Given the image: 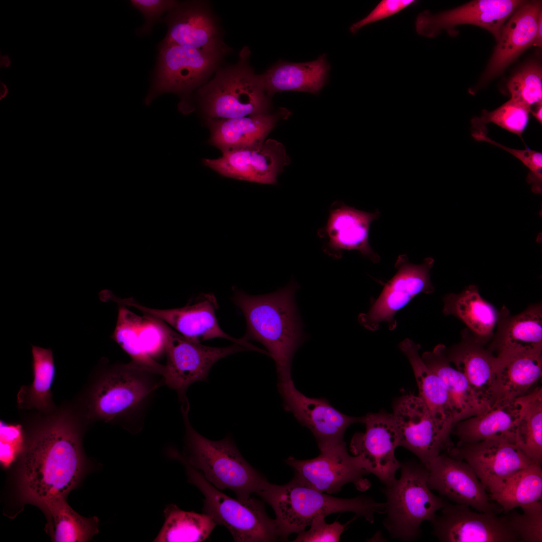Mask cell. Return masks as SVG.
<instances>
[{
  "mask_svg": "<svg viewBox=\"0 0 542 542\" xmlns=\"http://www.w3.org/2000/svg\"><path fill=\"white\" fill-rule=\"evenodd\" d=\"M248 52L243 50L236 64L219 70L198 89L200 106L208 120L268 113L269 97L249 65Z\"/></svg>",
  "mask_w": 542,
  "mask_h": 542,
  "instance_id": "52a82bcc",
  "label": "cell"
},
{
  "mask_svg": "<svg viewBox=\"0 0 542 542\" xmlns=\"http://www.w3.org/2000/svg\"><path fill=\"white\" fill-rule=\"evenodd\" d=\"M431 522L443 542H517L519 539L497 513L474 511L469 506L446 502Z\"/></svg>",
  "mask_w": 542,
  "mask_h": 542,
  "instance_id": "2e32d148",
  "label": "cell"
},
{
  "mask_svg": "<svg viewBox=\"0 0 542 542\" xmlns=\"http://www.w3.org/2000/svg\"><path fill=\"white\" fill-rule=\"evenodd\" d=\"M329 70L326 56L323 54L305 63L280 61L258 77L269 97L284 91L317 93L325 84Z\"/></svg>",
  "mask_w": 542,
  "mask_h": 542,
  "instance_id": "83f0119b",
  "label": "cell"
},
{
  "mask_svg": "<svg viewBox=\"0 0 542 542\" xmlns=\"http://www.w3.org/2000/svg\"><path fill=\"white\" fill-rule=\"evenodd\" d=\"M448 454L467 462L488 494L512 474L535 463L516 444L503 439L454 446Z\"/></svg>",
  "mask_w": 542,
  "mask_h": 542,
  "instance_id": "ffe728a7",
  "label": "cell"
},
{
  "mask_svg": "<svg viewBox=\"0 0 542 542\" xmlns=\"http://www.w3.org/2000/svg\"><path fill=\"white\" fill-rule=\"evenodd\" d=\"M434 262L433 258L428 257L421 264H413L406 255L399 256L395 265L397 272L369 311L359 315V323L370 331L377 330L382 322L387 323L390 330L394 329L396 326L395 315L399 310L418 294L434 292L430 276Z\"/></svg>",
  "mask_w": 542,
  "mask_h": 542,
  "instance_id": "4fadbf2b",
  "label": "cell"
},
{
  "mask_svg": "<svg viewBox=\"0 0 542 542\" xmlns=\"http://www.w3.org/2000/svg\"><path fill=\"white\" fill-rule=\"evenodd\" d=\"M325 517L323 514L315 516L310 524V529L299 532L293 541H339L345 525L337 521L328 523L325 520Z\"/></svg>",
  "mask_w": 542,
  "mask_h": 542,
  "instance_id": "ee69618b",
  "label": "cell"
},
{
  "mask_svg": "<svg viewBox=\"0 0 542 542\" xmlns=\"http://www.w3.org/2000/svg\"><path fill=\"white\" fill-rule=\"evenodd\" d=\"M113 301L119 305L136 308L145 315L163 321L190 341L201 343L207 340L220 338L245 346L250 350H261L242 338L236 339L223 331L216 316L218 304L212 293L202 294L192 304L168 309L149 308L131 298L122 299L115 296Z\"/></svg>",
  "mask_w": 542,
  "mask_h": 542,
  "instance_id": "5bb4252c",
  "label": "cell"
},
{
  "mask_svg": "<svg viewBox=\"0 0 542 542\" xmlns=\"http://www.w3.org/2000/svg\"><path fill=\"white\" fill-rule=\"evenodd\" d=\"M379 212H364L336 201L330 207L326 225L318 231L325 240L324 251L330 256L340 258L343 250H356L374 262L379 256L372 250L368 242L371 222Z\"/></svg>",
  "mask_w": 542,
  "mask_h": 542,
  "instance_id": "7402d4cb",
  "label": "cell"
},
{
  "mask_svg": "<svg viewBox=\"0 0 542 542\" xmlns=\"http://www.w3.org/2000/svg\"><path fill=\"white\" fill-rule=\"evenodd\" d=\"M496 400L524 396L541 378L542 350L496 356Z\"/></svg>",
  "mask_w": 542,
  "mask_h": 542,
  "instance_id": "4dcf8cb0",
  "label": "cell"
},
{
  "mask_svg": "<svg viewBox=\"0 0 542 542\" xmlns=\"http://www.w3.org/2000/svg\"><path fill=\"white\" fill-rule=\"evenodd\" d=\"M157 320L165 338L167 356L163 374L165 385L177 392L183 408L189 406L186 396L188 388L195 382L207 380L211 368L216 362L231 354L250 350L237 343L219 347L194 342L182 336L163 321Z\"/></svg>",
  "mask_w": 542,
  "mask_h": 542,
  "instance_id": "9c48e42d",
  "label": "cell"
},
{
  "mask_svg": "<svg viewBox=\"0 0 542 542\" xmlns=\"http://www.w3.org/2000/svg\"><path fill=\"white\" fill-rule=\"evenodd\" d=\"M487 133L483 131L473 132L472 137L477 141H484L498 147L509 152L520 160L529 170L527 181L532 185L534 193H541L542 184V154L532 150L527 147L518 150L505 147L489 138Z\"/></svg>",
  "mask_w": 542,
  "mask_h": 542,
  "instance_id": "7bdbcfd3",
  "label": "cell"
},
{
  "mask_svg": "<svg viewBox=\"0 0 542 542\" xmlns=\"http://www.w3.org/2000/svg\"><path fill=\"white\" fill-rule=\"evenodd\" d=\"M417 2L414 0H382L366 17L352 24L350 31L355 34L363 27L394 15Z\"/></svg>",
  "mask_w": 542,
  "mask_h": 542,
  "instance_id": "bcb514c9",
  "label": "cell"
},
{
  "mask_svg": "<svg viewBox=\"0 0 542 542\" xmlns=\"http://www.w3.org/2000/svg\"><path fill=\"white\" fill-rule=\"evenodd\" d=\"M273 509L280 539H287L310 525L316 516L352 512L372 523L376 513H384L385 503L370 496L340 498L304 485L294 479L283 485L268 483L256 493Z\"/></svg>",
  "mask_w": 542,
  "mask_h": 542,
  "instance_id": "277c9868",
  "label": "cell"
},
{
  "mask_svg": "<svg viewBox=\"0 0 542 542\" xmlns=\"http://www.w3.org/2000/svg\"><path fill=\"white\" fill-rule=\"evenodd\" d=\"M281 112L230 119L208 120L209 143L222 153L259 145L277 123Z\"/></svg>",
  "mask_w": 542,
  "mask_h": 542,
  "instance_id": "f1b7e54d",
  "label": "cell"
},
{
  "mask_svg": "<svg viewBox=\"0 0 542 542\" xmlns=\"http://www.w3.org/2000/svg\"><path fill=\"white\" fill-rule=\"evenodd\" d=\"M316 458L297 460L290 457L285 460L295 471L294 480L322 493L339 492L344 485L352 483L357 489L365 491L371 483L364 475L369 473L361 458L351 456L343 441L320 449Z\"/></svg>",
  "mask_w": 542,
  "mask_h": 542,
  "instance_id": "8fae6325",
  "label": "cell"
},
{
  "mask_svg": "<svg viewBox=\"0 0 542 542\" xmlns=\"http://www.w3.org/2000/svg\"><path fill=\"white\" fill-rule=\"evenodd\" d=\"M164 513L165 522L154 541H202L217 525L207 514L182 510L174 504L167 505Z\"/></svg>",
  "mask_w": 542,
  "mask_h": 542,
  "instance_id": "8d00e7d4",
  "label": "cell"
},
{
  "mask_svg": "<svg viewBox=\"0 0 542 542\" xmlns=\"http://www.w3.org/2000/svg\"><path fill=\"white\" fill-rule=\"evenodd\" d=\"M504 513L516 507L541 501V465L532 463L504 479L489 492Z\"/></svg>",
  "mask_w": 542,
  "mask_h": 542,
  "instance_id": "d590c367",
  "label": "cell"
},
{
  "mask_svg": "<svg viewBox=\"0 0 542 542\" xmlns=\"http://www.w3.org/2000/svg\"><path fill=\"white\" fill-rule=\"evenodd\" d=\"M22 444L21 428L1 424V460L8 464L14 459Z\"/></svg>",
  "mask_w": 542,
  "mask_h": 542,
  "instance_id": "c3c4849f",
  "label": "cell"
},
{
  "mask_svg": "<svg viewBox=\"0 0 542 542\" xmlns=\"http://www.w3.org/2000/svg\"><path fill=\"white\" fill-rule=\"evenodd\" d=\"M507 89L510 99L531 109L542 102V70L536 62L521 67L508 80Z\"/></svg>",
  "mask_w": 542,
  "mask_h": 542,
  "instance_id": "60d3db41",
  "label": "cell"
},
{
  "mask_svg": "<svg viewBox=\"0 0 542 542\" xmlns=\"http://www.w3.org/2000/svg\"><path fill=\"white\" fill-rule=\"evenodd\" d=\"M446 349L444 344H439L432 351L425 352L422 357L444 384L451 400L456 424L480 414L489 408L477 397L464 375L452 366Z\"/></svg>",
  "mask_w": 542,
  "mask_h": 542,
  "instance_id": "f546056e",
  "label": "cell"
},
{
  "mask_svg": "<svg viewBox=\"0 0 542 542\" xmlns=\"http://www.w3.org/2000/svg\"><path fill=\"white\" fill-rule=\"evenodd\" d=\"M41 507L46 514L47 527L54 541H87L99 531L98 518L79 515L68 504L65 497L51 500Z\"/></svg>",
  "mask_w": 542,
  "mask_h": 542,
  "instance_id": "e575fe53",
  "label": "cell"
},
{
  "mask_svg": "<svg viewBox=\"0 0 542 542\" xmlns=\"http://www.w3.org/2000/svg\"><path fill=\"white\" fill-rule=\"evenodd\" d=\"M399 469V477L382 489L386 499L382 523L392 538L412 541L420 536L422 523L432 522L446 502L429 488V471L420 461L401 462Z\"/></svg>",
  "mask_w": 542,
  "mask_h": 542,
  "instance_id": "8992f818",
  "label": "cell"
},
{
  "mask_svg": "<svg viewBox=\"0 0 542 542\" xmlns=\"http://www.w3.org/2000/svg\"><path fill=\"white\" fill-rule=\"evenodd\" d=\"M399 347L411 365L419 388V396L435 419L452 432L455 422L450 397L441 379L421 356V345L406 338L399 343Z\"/></svg>",
  "mask_w": 542,
  "mask_h": 542,
  "instance_id": "1f68e13d",
  "label": "cell"
},
{
  "mask_svg": "<svg viewBox=\"0 0 542 542\" xmlns=\"http://www.w3.org/2000/svg\"><path fill=\"white\" fill-rule=\"evenodd\" d=\"M222 55L197 49L161 43L155 76L145 103L149 105L166 93L186 95L201 85L214 70Z\"/></svg>",
  "mask_w": 542,
  "mask_h": 542,
  "instance_id": "30bf717a",
  "label": "cell"
},
{
  "mask_svg": "<svg viewBox=\"0 0 542 542\" xmlns=\"http://www.w3.org/2000/svg\"><path fill=\"white\" fill-rule=\"evenodd\" d=\"M428 486L456 504L476 511L498 513L500 507L491 499L474 470L465 461L441 453L429 463Z\"/></svg>",
  "mask_w": 542,
  "mask_h": 542,
  "instance_id": "44dd1931",
  "label": "cell"
},
{
  "mask_svg": "<svg viewBox=\"0 0 542 542\" xmlns=\"http://www.w3.org/2000/svg\"><path fill=\"white\" fill-rule=\"evenodd\" d=\"M222 153L217 159H204L203 164L223 176L261 184H276L278 175L290 163L284 145L273 139Z\"/></svg>",
  "mask_w": 542,
  "mask_h": 542,
  "instance_id": "d6986e66",
  "label": "cell"
},
{
  "mask_svg": "<svg viewBox=\"0 0 542 542\" xmlns=\"http://www.w3.org/2000/svg\"><path fill=\"white\" fill-rule=\"evenodd\" d=\"M527 394L517 398L500 399L480 414L455 424L457 446L491 439H503L515 444L518 422L524 412Z\"/></svg>",
  "mask_w": 542,
  "mask_h": 542,
  "instance_id": "484cf974",
  "label": "cell"
},
{
  "mask_svg": "<svg viewBox=\"0 0 542 542\" xmlns=\"http://www.w3.org/2000/svg\"><path fill=\"white\" fill-rule=\"evenodd\" d=\"M168 32L162 43L197 49L222 55L225 48L207 10L197 2L178 4L165 19Z\"/></svg>",
  "mask_w": 542,
  "mask_h": 542,
  "instance_id": "cb8c5ba5",
  "label": "cell"
},
{
  "mask_svg": "<svg viewBox=\"0 0 542 542\" xmlns=\"http://www.w3.org/2000/svg\"><path fill=\"white\" fill-rule=\"evenodd\" d=\"M515 444L536 463L542 462V389L537 387L527 394L524 412L518 422Z\"/></svg>",
  "mask_w": 542,
  "mask_h": 542,
  "instance_id": "74e56055",
  "label": "cell"
},
{
  "mask_svg": "<svg viewBox=\"0 0 542 542\" xmlns=\"http://www.w3.org/2000/svg\"><path fill=\"white\" fill-rule=\"evenodd\" d=\"M278 387L285 410L291 412L302 425L310 430L319 449L344 441L347 428L352 424L362 423V417L345 415L324 398L305 395L296 388L291 378L279 380Z\"/></svg>",
  "mask_w": 542,
  "mask_h": 542,
  "instance_id": "ac0fdd59",
  "label": "cell"
},
{
  "mask_svg": "<svg viewBox=\"0 0 542 542\" xmlns=\"http://www.w3.org/2000/svg\"><path fill=\"white\" fill-rule=\"evenodd\" d=\"M32 354L33 381L21 387L17 395L18 407L49 414L56 410L51 390L56 372L53 352L51 348L32 345Z\"/></svg>",
  "mask_w": 542,
  "mask_h": 542,
  "instance_id": "836d02e7",
  "label": "cell"
},
{
  "mask_svg": "<svg viewBox=\"0 0 542 542\" xmlns=\"http://www.w3.org/2000/svg\"><path fill=\"white\" fill-rule=\"evenodd\" d=\"M519 513L514 509L505 513L502 517L511 530L518 536L519 541H542L541 501L520 507Z\"/></svg>",
  "mask_w": 542,
  "mask_h": 542,
  "instance_id": "b9f144b4",
  "label": "cell"
},
{
  "mask_svg": "<svg viewBox=\"0 0 542 542\" xmlns=\"http://www.w3.org/2000/svg\"><path fill=\"white\" fill-rule=\"evenodd\" d=\"M189 410L181 409L185 435L181 456L215 487L232 490L240 500L265 488L267 479L244 459L232 440L213 441L199 434L190 423Z\"/></svg>",
  "mask_w": 542,
  "mask_h": 542,
  "instance_id": "5b68a950",
  "label": "cell"
},
{
  "mask_svg": "<svg viewBox=\"0 0 542 542\" xmlns=\"http://www.w3.org/2000/svg\"><path fill=\"white\" fill-rule=\"evenodd\" d=\"M11 65V61L7 55H1L0 66L3 68H8Z\"/></svg>",
  "mask_w": 542,
  "mask_h": 542,
  "instance_id": "816d5d0a",
  "label": "cell"
},
{
  "mask_svg": "<svg viewBox=\"0 0 542 542\" xmlns=\"http://www.w3.org/2000/svg\"><path fill=\"white\" fill-rule=\"evenodd\" d=\"M40 415L24 450L22 485L26 500L41 507L65 497L79 478L82 458L78 426L83 419L69 409Z\"/></svg>",
  "mask_w": 542,
  "mask_h": 542,
  "instance_id": "6da1fadb",
  "label": "cell"
},
{
  "mask_svg": "<svg viewBox=\"0 0 542 542\" xmlns=\"http://www.w3.org/2000/svg\"><path fill=\"white\" fill-rule=\"evenodd\" d=\"M443 302L444 315L458 318L484 343L491 340L498 311L482 297L476 286L469 285L459 293L448 294L444 297Z\"/></svg>",
  "mask_w": 542,
  "mask_h": 542,
  "instance_id": "d6a6232c",
  "label": "cell"
},
{
  "mask_svg": "<svg viewBox=\"0 0 542 542\" xmlns=\"http://www.w3.org/2000/svg\"><path fill=\"white\" fill-rule=\"evenodd\" d=\"M532 46L539 48H541L542 46V12L538 18L536 32Z\"/></svg>",
  "mask_w": 542,
  "mask_h": 542,
  "instance_id": "681fc988",
  "label": "cell"
},
{
  "mask_svg": "<svg viewBox=\"0 0 542 542\" xmlns=\"http://www.w3.org/2000/svg\"><path fill=\"white\" fill-rule=\"evenodd\" d=\"M365 426L364 433L353 436L350 449L359 456L369 474L375 476L384 485L396 478L401 462L395 457L400 446L399 434L392 414L370 413L362 417Z\"/></svg>",
  "mask_w": 542,
  "mask_h": 542,
  "instance_id": "9a60e30c",
  "label": "cell"
},
{
  "mask_svg": "<svg viewBox=\"0 0 542 542\" xmlns=\"http://www.w3.org/2000/svg\"><path fill=\"white\" fill-rule=\"evenodd\" d=\"M530 111L529 108L510 99L496 109L491 111L484 110L480 117L473 118V132L487 133L486 124L493 123L522 139L528 124Z\"/></svg>",
  "mask_w": 542,
  "mask_h": 542,
  "instance_id": "ab89813d",
  "label": "cell"
},
{
  "mask_svg": "<svg viewBox=\"0 0 542 542\" xmlns=\"http://www.w3.org/2000/svg\"><path fill=\"white\" fill-rule=\"evenodd\" d=\"M171 456L185 467L189 482L204 496L203 511L215 522L224 525L235 541L268 542L280 539L275 519L266 514L263 502L253 497L246 501L232 498L208 482L202 473L174 450Z\"/></svg>",
  "mask_w": 542,
  "mask_h": 542,
  "instance_id": "ba28073f",
  "label": "cell"
},
{
  "mask_svg": "<svg viewBox=\"0 0 542 542\" xmlns=\"http://www.w3.org/2000/svg\"><path fill=\"white\" fill-rule=\"evenodd\" d=\"M525 3L520 0H478L437 14L425 11L416 18V32L433 38L442 30L451 34L455 27L470 24L488 31L498 41L506 21Z\"/></svg>",
  "mask_w": 542,
  "mask_h": 542,
  "instance_id": "e0dca14e",
  "label": "cell"
},
{
  "mask_svg": "<svg viewBox=\"0 0 542 542\" xmlns=\"http://www.w3.org/2000/svg\"><path fill=\"white\" fill-rule=\"evenodd\" d=\"M9 93V89L4 82H0V100L5 98Z\"/></svg>",
  "mask_w": 542,
  "mask_h": 542,
  "instance_id": "f5cc1de1",
  "label": "cell"
},
{
  "mask_svg": "<svg viewBox=\"0 0 542 542\" xmlns=\"http://www.w3.org/2000/svg\"><path fill=\"white\" fill-rule=\"evenodd\" d=\"M163 385V375L131 362L105 366L90 380L80 413L86 423L117 424L137 433L156 390Z\"/></svg>",
  "mask_w": 542,
  "mask_h": 542,
  "instance_id": "7a4b0ae2",
  "label": "cell"
},
{
  "mask_svg": "<svg viewBox=\"0 0 542 542\" xmlns=\"http://www.w3.org/2000/svg\"><path fill=\"white\" fill-rule=\"evenodd\" d=\"M461 335L459 343L446 349L447 357L480 400L490 408L496 400V356L467 328Z\"/></svg>",
  "mask_w": 542,
  "mask_h": 542,
  "instance_id": "603a6c76",
  "label": "cell"
},
{
  "mask_svg": "<svg viewBox=\"0 0 542 542\" xmlns=\"http://www.w3.org/2000/svg\"><path fill=\"white\" fill-rule=\"evenodd\" d=\"M535 118L541 124L542 123V106L541 104L537 105L534 110L530 111Z\"/></svg>",
  "mask_w": 542,
  "mask_h": 542,
  "instance_id": "f907efd6",
  "label": "cell"
},
{
  "mask_svg": "<svg viewBox=\"0 0 542 542\" xmlns=\"http://www.w3.org/2000/svg\"><path fill=\"white\" fill-rule=\"evenodd\" d=\"M130 3L145 18V24L140 30V34L148 33L156 20L179 4L177 1L171 0H131Z\"/></svg>",
  "mask_w": 542,
  "mask_h": 542,
  "instance_id": "7dc6e473",
  "label": "cell"
},
{
  "mask_svg": "<svg viewBox=\"0 0 542 542\" xmlns=\"http://www.w3.org/2000/svg\"><path fill=\"white\" fill-rule=\"evenodd\" d=\"M117 322L111 337L131 358L130 362L142 368L163 376L165 365L148 356L143 351L139 339L142 317L119 305Z\"/></svg>",
  "mask_w": 542,
  "mask_h": 542,
  "instance_id": "f35d334b",
  "label": "cell"
},
{
  "mask_svg": "<svg viewBox=\"0 0 542 542\" xmlns=\"http://www.w3.org/2000/svg\"><path fill=\"white\" fill-rule=\"evenodd\" d=\"M295 281L269 294L252 295L233 289L232 301L246 324L245 341H258L274 360L279 380L291 378L294 355L306 338L295 301Z\"/></svg>",
  "mask_w": 542,
  "mask_h": 542,
  "instance_id": "3957f363",
  "label": "cell"
},
{
  "mask_svg": "<svg viewBox=\"0 0 542 542\" xmlns=\"http://www.w3.org/2000/svg\"><path fill=\"white\" fill-rule=\"evenodd\" d=\"M489 349L495 356L542 350V305L528 306L518 314L511 315L504 305L498 318Z\"/></svg>",
  "mask_w": 542,
  "mask_h": 542,
  "instance_id": "4316f807",
  "label": "cell"
},
{
  "mask_svg": "<svg viewBox=\"0 0 542 542\" xmlns=\"http://www.w3.org/2000/svg\"><path fill=\"white\" fill-rule=\"evenodd\" d=\"M400 437V446L413 453L427 468L444 450L454 447L451 432L437 421L419 396L405 394L395 402L392 414Z\"/></svg>",
  "mask_w": 542,
  "mask_h": 542,
  "instance_id": "7c38bea8",
  "label": "cell"
},
{
  "mask_svg": "<svg viewBox=\"0 0 542 542\" xmlns=\"http://www.w3.org/2000/svg\"><path fill=\"white\" fill-rule=\"evenodd\" d=\"M139 339L144 352L154 359L163 350L165 351L163 332L158 320L153 317L146 315L142 317Z\"/></svg>",
  "mask_w": 542,
  "mask_h": 542,
  "instance_id": "f6af8a7d",
  "label": "cell"
},
{
  "mask_svg": "<svg viewBox=\"0 0 542 542\" xmlns=\"http://www.w3.org/2000/svg\"><path fill=\"white\" fill-rule=\"evenodd\" d=\"M541 12V1L526 2L510 17L502 27L480 85L500 75L522 52L532 45Z\"/></svg>",
  "mask_w": 542,
  "mask_h": 542,
  "instance_id": "d4e9b609",
  "label": "cell"
}]
</instances>
